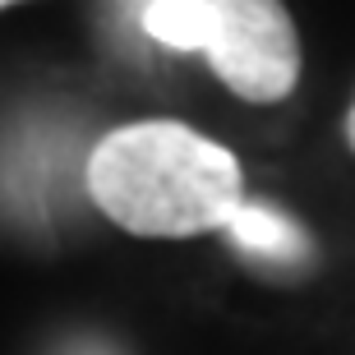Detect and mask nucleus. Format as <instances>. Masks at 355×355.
<instances>
[{
  "label": "nucleus",
  "instance_id": "nucleus-2",
  "mask_svg": "<svg viewBox=\"0 0 355 355\" xmlns=\"http://www.w3.org/2000/svg\"><path fill=\"white\" fill-rule=\"evenodd\" d=\"M212 28L203 42L212 74L240 102L277 106L300 83V33L282 0H208Z\"/></svg>",
  "mask_w": 355,
  "mask_h": 355
},
{
  "label": "nucleus",
  "instance_id": "nucleus-3",
  "mask_svg": "<svg viewBox=\"0 0 355 355\" xmlns=\"http://www.w3.org/2000/svg\"><path fill=\"white\" fill-rule=\"evenodd\" d=\"M226 236L236 240V250L254 254L263 263H277V268H295L309 259V240L300 236V226L291 222V217H282V212L263 208V203H250V198L231 217Z\"/></svg>",
  "mask_w": 355,
  "mask_h": 355
},
{
  "label": "nucleus",
  "instance_id": "nucleus-1",
  "mask_svg": "<svg viewBox=\"0 0 355 355\" xmlns=\"http://www.w3.org/2000/svg\"><path fill=\"white\" fill-rule=\"evenodd\" d=\"M83 180L120 231L148 240L226 231L245 208L240 157L180 120L116 125L88 153Z\"/></svg>",
  "mask_w": 355,
  "mask_h": 355
},
{
  "label": "nucleus",
  "instance_id": "nucleus-5",
  "mask_svg": "<svg viewBox=\"0 0 355 355\" xmlns=\"http://www.w3.org/2000/svg\"><path fill=\"white\" fill-rule=\"evenodd\" d=\"M342 134H346V144H351V153H355V102H351V111H346V120H342Z\"/></svg>",
  "mask_w": 355,
  "mask_h": 355
},
{
  "label": "nucleus",
  "instance_id": "nucleus-4",
  "mask_svg": "<svg viewBox=\"0 0 355 355\" xmlns=\"http://www.w3.org/2000/svg\"><path fill=\"white\" fill-rule=\"evenodd\" d=\"M144 28L153 42L171 46V51H203L212 10L208 0H153L144 10Z\"/></svg>",
  "mask_w": 355,
  "mask_h": 355
},
{
  "label": "nucleus",
  "instance_id": "nucleus-6",
  "mask_svg": "<svg viewBox=\"0 0 355 355\" xmlns=\"http://www.w3.org/2000/svg\"><path fill=\"white\" fill-rule=\"evenodd\" d=\"M5 5H14V0H0V10H5Z\"/></svg>",
  "mask_w": 355,
  "mask_h": 355
}]
</instances>
